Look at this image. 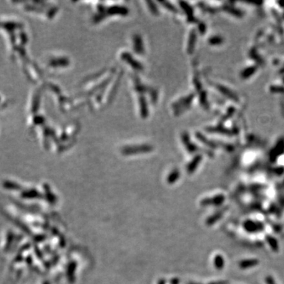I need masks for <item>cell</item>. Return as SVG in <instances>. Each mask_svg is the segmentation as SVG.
Wrapping results in <instances>:
<instances>
[{
    "mask_svg": "<svg viewBox=\"0 0 284 284\" xmlns=\"http://www.w3.org/2000/svg\"><path fill=\"white\" fill-rule=\"evenodd\" d=\"M225 200L224 195H219V196L215 197L209 198L207 199L205 201H204V204L205 205H219L223 204Z\"/></svg>",
    "mask_w": 284,
    "mask_h": 284,
    "instance_id": "cell-3",
    "label": "cell"
},
{
    "mask_svg": "<svg viewBox=\"0 0 284 284\" xmlns=\"http://www.w3.org/2000/svg\"><path fill=\"white\" fill-rule=\"evenodd\" d=\"M265 282H266L267 284H276L273 278L270 276H267V277L265 278Z\"/></svg>",
    "mask_w": 284,
    "mask_h": 284,
    "instance_id": "cell-7",
    "label": "cell"
},
{
    "mask_svg": "<svg viewBox=\"0 0 284 284\" xmlns=\"http://www.w3.org/2000/svg\"><path fill=\"white\" fill-rule=\"evenodd\" d=\"M267 242L268 243L269 246H270L271 249H272L273 251H278V250H279V244H278L276 238H274L272 236H268Z\"/></svg>",
    "mask_w": 284,
    "mask_h": 284,
    "instance_id": "cell-5",
    "label": "cell"
},
{
    "mask_svg": "<svg viewBox=\"0 0 284 284\" xmlns=\"http://www.w3.org/2000/svg\"><path fill=\"white\" fill-rule=\"evenodd\" d=\"M244 228L249 232H257L263 229V225L260 223L248 220L244 224Z\"/></svg>",
    "mask_w": 284,
    "mask_h": 284,
    "instance_id": "cell-1",
    "label": "cell"
},
{
    "mask_svg": "<svg viewBox=\"0 0 284 284\" xmlns=\"http://www.w3.org/2000/svg\"><path fill=\"white\" fill-rule=\"evenodd\" d=\"M222 215H223V212L216 213V214H215V215H213V216H211V218L209 219V221H208V223L209 224H214V223H215V222H216L217 220H219V219L221 218Z\"/></svg>",
    "mask_w": 284,
    "mask_h": 284,
    "instance_id": "cell-6",
    "label": "cell"
},
{
    "mask_svg": "<svg viewBox=\"0 0 284 284\" xmlns=\"http://www.w3.org/2000/svg\"><path fill=\"white\" fill-rule=\"evenodd\" d=\"M259 264V260L256 259H250V260H244L239 262L238 266L242 269H247L256 266Z\"/></svg>",
    "mask_w": 284,
    "mask_h": 284,
    "instance_id": "cell-2",
    "label": "cell"
},
{
    "mask_svg": "<svg viewBox=\"0 0 284 284\" xmlns=\"http://www.w3.org/2000/svg\"><path fill=\"white\" fill-rule=\"evenodd\" d=\"M214 265L218 270L223 269L224 267V257L221 255L218 254L215 256L214 258Z\"/></svg>",
    "mask_w": 284,
    "mask_h": 284,
    "instance_id": "cell-4",
    "label": "cell"
}]
</instances>
